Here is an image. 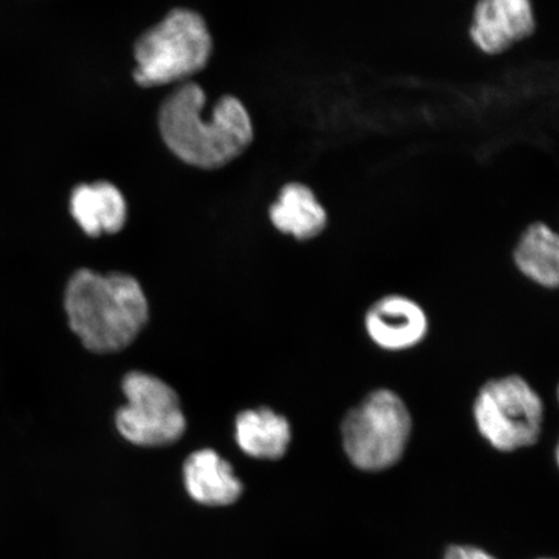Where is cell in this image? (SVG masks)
Here are the masks:
<instances>
[{
	"instance_id": "4",
	"label": "cell",
	"mask_w": 559,
	"mask_h": 559,
	"mask_svg": "<svg viewBox=\"0 0 559 559\" xmlns=\"http://www.w3.org/2000/svg\"><path fill=\"white\" fill-rule=\"evenodd\" d=\"M341 431L344 450L355 467L369 473L386 471L407 449L411 412L394 391L376 390L348 412Z\"/></svg>"
},
{
	"instance_id": "10",
	"label": "cell",
	"mask_w": 559,
	"mask_h": 559,
	"mask_svg": "<svg viewBox=\"0 0 559 559\" xmlns=\"http://www.w3.org/2000/svg\"><path fill=\"white\" fill-rule=\"evenodd\" d=\"M270 219L280 233L305 241L323 234L330 216L311 187L292 181L280 190L270 207Z\"/></svg>"
},
{
	"instance_id": "2",
	"label": "cell",
	"mask_w": 559,
	"mask_h": 559,
	"mask_svg": "<svg viewBox=\"0 0 559 559\" xmlns=\"http://www.w3.org/2000/svg\"><path fill=\"white\" fill-rule=\"evenodd\" d=\"M64 307L70 330L94 354L128 348L150 319L142 285L122 272L76 271L67 285Z\"/></svg>"
},
{
	"instance_id": "1",
	"label": "cell",
	"mask_w": 559,
	"mask_h": 559,
	"mask_svg": "<svg viewBox=\"0 0 559 559\" xmlns=\"http://www.w3.org/2000/svg\"><path fill=\"white\" fill-rule=\"evenodd\" d=\"M204 105V90L193 82L180 85L159 109L160 135L185 163L218 169L247 151L254 138L253 123L234 96L222 97L209 120L202 118Z\"/></svg>"
},
{
	"instance_id": "3",
	"label": "cell",
	"mask_w": 559,
	"mask_h": 559,
	"mask_svg": "<svg viewBox=\"0 0 559 559\" xmlns=\"http://www.w3.org/2000/svg\"><path fill=\"white\" fill-rule=\"evenodd\" d=\"M212 50L204 19L191 10H174L138 39L134 79L143 87L185 81L206 67Z\"/></svg>"
},
{
	"instance_id": "12",
	"label": "cell",
	"mask_w": 559,
	"mask_h": 559,
	"mask_svg": "<svg viewBox=\"0 0 559 559\" xmlns=\"http://www.w3.org/2000/svg\"><path fill=\"white\" fill-rule=\"evenodd\" d=\"M235 428L237 444L250 457L278 460L288 452L292 426L288 419L267 407L241 412Z\"/></svg>"
},
{
	"instance_id": "8",
	"label": "cell",
	"mask_w": 559,
	"mask_h": 559,
	"mask_svg": "<svg viewBox=\"0 0 559 559\" xmlns=\"http://www.w3.org/2000/svg\"><path fill=\"white\" fill-rule=\"evenodd\" d=\"M365 324L369 338L386 352L414 348L429 332L428 314L423 307L397 295L377 300L368 310Z\"/></svg>"
},
{
	"instance_id": "11",
	"label": "cell",
	"mask_w": 559,
	"mask_h": 559,
	"mask_svg": "<svg viewBox=\"0 0 559 559\" xmlns=\"http://www.w3.org/2000/svg\"><path fill=\"white\" fill-rule=\"evenodd\" d=\"M70 213L88 236L99 237L120 233L128 218V206L116 186L97 181L75 188L70 198Z\"/></svg>"
},
{
	"instance_id": "13",
	"label": "cell",
	"mask_w": 559,
	"mask_h": 559,
	"mask_svg": "<svg viewBox=\"0 0 559 559\" xmlns=\"http://www.w3.org/2000/svg\"><path fill=\"white\" fill-rule=\"evenodd\" d=\"M514 262L524 276L544 288L559 283V237L548 225L535 222L521 235Z\"/></svg>"
},
{
	"instance_id": "14",
	"label": "cell",
	"mask_w": 559,
	"mask_h": 559,
	"mask_svg": "<svg viewBox=\"0 0 559 559\" xmlns=\"http://www.w3.org/2000/svg\"><path fill=\"white\" fill-rule=\"evenodd\" d=\"M442 559H498L474 545L453 544L444 550Z\"/></svg>"
},
{
	"instance_id": "5",
	"label": "cell",
	"mask_w": 559,
	"mask_h": 559,
	"mask_svg": "<svg viewBox=\"0 0 559 559\" xmlns=\"http://www.w3.org/2000/svg\"><path fill=\"white\" fill-rule=\"evenodd\" d=\"M473 415L479 435L495 450L514 452L539 440L544 403L521 376H506L484 384L474 402Z\"/></svg>"
},
{
	"instance_id": "6",
	"label": "cell",
	"mask_w": 559,
	"mask_h": 559,
	"mask_svg": "<svg viewBox=\"0 0 559 559\" xmlns=\"http://www.w3.org/2000/svg\"><path fill=\"white\" fill-rule=\"evenodd\" d=\"M126 405L117 411L116 425L128 442L139 447L170 445L185 436L187 419L177 391L150 373L124 376Z\"/></svg>"
},
{
	"instance_id": "9",
	"label": "cell",
	"mask_w": 559,
	"mask_h": 559,
	"mask_svg": "<svg viewBox=\"0 0 559 559\" xmlns=\"http://www.w3.org/2000/svg\"><path fill=\"white\" fill-rule=\"evenodd\" d=\"M183 478L188 495L205 507L235 504L243 491L234 467L213 450L195 451L186 460Z\"/></svg>"
},
{
	"instance_id": "15",
	"label": "cell",
	"mask_w": 559,
	"mask_h": 559,
	"mask_svg": "<svg viewBox=\"0 0 559 559\" xmlns=\"http://www.w3.org/2000/svg\"><path fill=\"white\" fill-rule=\"evenodd\" d=\"M539 559H554V558H539Z\"/></svg>"
},
{
	"instance_id": "7",
	"label": "cell",
	"mask_w": 559,
	"mask_h": 559,
	"mask_svg": "<svg viewBox=\"0 0 559 559\" xmlns=\"http://www.w3.org/2000/svg\"><path fill=\"white\" fill-rule=\"evenodd\" d=\"M536 27L533 0H477L469 38L479 52L498 56L533 37Z\"/></svg>"
}]
</instances>
